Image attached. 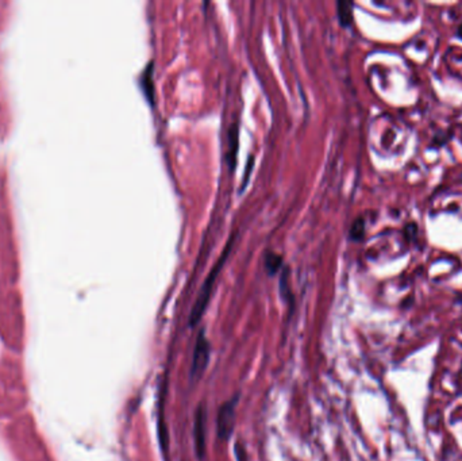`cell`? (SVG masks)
I'll return each instance as SVG.
<instances>
[{
  "label": "cell",
  "mask_w": 462,
  "mask_h": 461,
  "mask_svg": "<svg viewBox=\"0 0 462 461\" xmlns=\"http://www.w3.org/2000/svg\"><path fill=\"white\" fill-rule=\"evenodd\" d=\"M230 245H233V240L228 242V245L224 248V252H223L222 257L219 259V261L216 263L212 271L209 272L208 277L205 279L204 284L201 286V290L199 292V296H197L196 302L193 304V307H192L191 311V316H189V321H191V325H196L197 322L200 321V318L204 314L205 308H207V304L209 302V298H211V294H212V290H214L215 286V280H216V277H218L219 272H220V269H222L223 264L226 261V257L228 255V252H230Z\"/></svg>",
  "instance_id": "6da1fadb"
},
{
  "label": "cell",
  "mask_w": 462,
  "mask_h": 461,
  "mask_svg": "<svg viewBox=\"0 0 462 461\" xmlns=\"http://www.w3.org/2000/svg\"><path fill=\"white\" fill-rule=\"evenodd\" d=\"M209 359V343L207 341V338L204 337V334L201 333L197 337L196 347L193 351V357H192V368H191V375L192 379H200L204 369L207 368Z\"/></svg>",
  "instance_id": "7a4b0ae2"
},
{
  "label": "cell",
  "mask_w": 462,
  "mask_h": 461,
  "mask_svg": "<svg viewBox=\"0 0 462 461\" xmlns=\"http://www.w3.org/2000/svg\"><path fill=\"white\" fill-rule=\"evenodd\" d=\"M236 425V403L227 402L220 407L218 414V435L223 441H227L234 430Z\"/></svg>",
  "instance_id": "3957f363"
},
{
  "label": "cell",
  "mask_w": 462,
  "mask_h": 461,
  "mask_svg": "<svg viewBox=\"0 0 462 461\" xmlns=\"http://www.w3.org/2000/svg\"><path fill=\"white\" fill-rule=\"evenodd\" d=\"M204 426H205V411L204 407L200 406L196 411L195 425H193V437H195V446H196L197 456H203L204 453Z\"/></svg>",
  "instance_id": "277c9868"
},
{
  "label": "cell",
  "mask_w": 462,
  "mask_h": 461,
  "mask_svg": "<svg viewBox=\"0 0 462 461\" xmlns=\"http://www.w3.org/2000/svg\"><path fill=\"white\" fill-rule=\"evenodd\" d=\"M152 72H153V64L150 62L148 66V69L145 70L144 75H142V79H141V85L144 88V92L145 96L148 99L150 103H154V84H153V79H152Z\"/></svg>",
  "instance_id": "5b68a950"
},
{
  "label": "cell",
  "mask_w": 462,
  "mask_h": 461,
  "mask_svg": "<svg viewBox=\"0 0 462 461\" xmlns=\"http://www.w3.org/2000/svg\"><path fill=\"white\" fill-rule=\"evenodd\" d=\"M338 17L343 26H350L353 22V5L348 2L338 3Z\"/></svg>",
  "instance_id": "8992f818"
},
{
  "label": "cell",
  "mask_w": 462,
  "mask_h": 461,
  "mask_svg": "<svg viewBox=\"0 0 462 461\" xmlns=\"http://www.w3.org/2000/svg\"><path fill=\"white\" fill-rule=\"evenodd\" d=\"M281 263H283V260L280 257L279 255H276V253H266L265 256V268L268 269V272L269 273H275L277 269L281 267Z\"/></svg>",
  "instance_id": "52a82bcc"
},
{
  "label": "cell",
  "mask_w": 462,
  "mask_h": 461,
  "mask_svg": "<svg viewBox=\"0 0 462 461\" xmlns=\"http://www.w3.org/2000/svg\"><path fill=\"white\" fill-rule=\"evenodd\" d=\"M364 232H365L364 220L358 219L357 222H354L353 227H352V238L353 240H361L362 236H364Z\"/></svg>",
  "instance_id": "ba28073f"
},
{
  "label": "cell",
  "mask_w": 462,
  "mask_h": 461,
  "mask_svg": "<svg viewBox=\"0 0 462 461\" xmlns=\"http://www.w3.org/2000/svg\"><path fill=\"white\" fill-rule=\"evenodd\" d=\"M457 35H458V37H459V38H462V25H461V26H459V27H458Z\"/></svg>",
  "instance_id": "9c48e42d"
},
{
  "label": "cell",
  "mask_w": 462,
  "mask_h": 461,
  "mask_svg": "<svg viewBox=\"0 0 462 461\" xmlns=\"http://www.w3.org/2000/svg\"><path fill=\"white\" fill-rule=\"evenodd\" d=\"M457 302H458V303H462V294H461V295H458Z\"/></svg>",
  "instance_id": "30bf717a"
}]
</instances>
